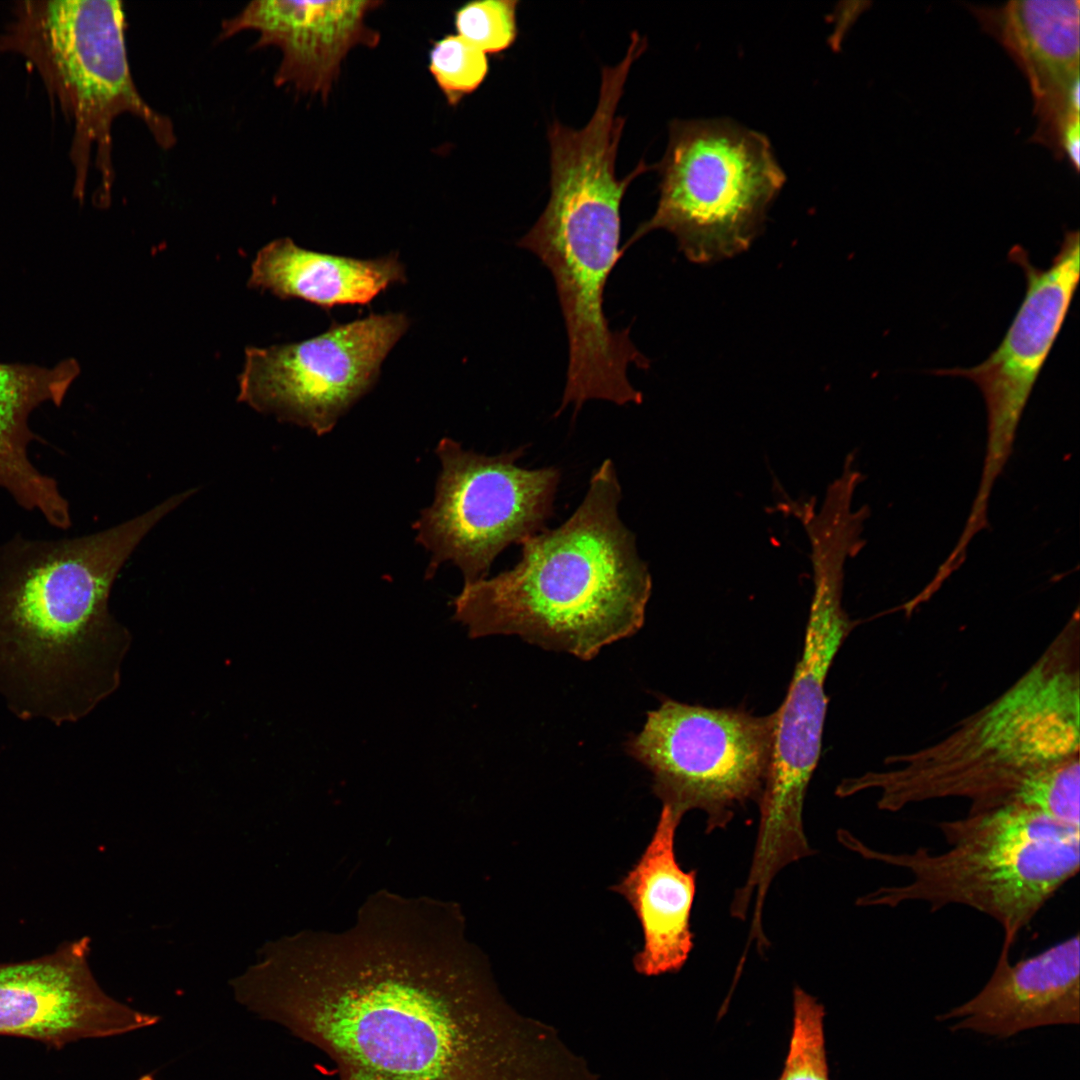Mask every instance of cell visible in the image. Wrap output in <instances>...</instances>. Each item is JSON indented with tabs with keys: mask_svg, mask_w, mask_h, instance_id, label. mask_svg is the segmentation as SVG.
<instances>
[{
	"mask_svg": "<svg viewBox=\"0 0 1080 1080\" xmlns=\"http://www.w3.org/2000/svg\"><path fill=\"white\" fill-rule=\"evenodd\" d=\"M235 1000L314 1045L339 1080H542V1025L501 998L459 904L381 889L343 931L263 946Z\"/></svg>",
	"mask_w": 1080,
	"mask_h": 1080,
	"instance_id": "obj_1",
	"label": "cell"
},
{
	"mask_svg": "<svg viewBox=\"0 0 1080 1080\" xmlns=\"http://www.w3.org/2000/svg\"><path fill=\"white\" fill-rule=\"evenodd\" d=\"M173 509L165 500L90 535L0 546V695L17 717L75 722L117 689L131 636L109 612L110 591Z\"/></svg>",
	"mask_w": 1080,
	"mask_h": 1080,
	"instance_id": "obj_2",
	"label": "cell"
},
{
	"mask_svg": "<svg viewBox=\"0 0 1080 1080\" xmlns=\"http://www.w3.org/2000/svg\"><path fill=\"white\" fill-rule=\"evenodd\" d=\"M621 499L615 465L605 459L564 523L523 541L512 568L464 584L454 618L471 638L516 635L581 660L634 635L652 579L620 518Z\"/></svg>",
	"mask_w": 1080,
	"mask_h": 1080,
	"instance_id": "obj_3",
	"label": "cell"
},
{
	"mask_svg": "<svg viewBox=\"0 0 1080 1080\" xmlns=\"http://www.w3.org/2000/svg\"><path fill=\"white\" fill-rule=\"evenodd\" d=\"M1076 609L1007 688L941 738L891 754L885 768L845 778L835 794L879 792L880 811L960 798L969 814L1008 806L1043 811L1052 764L1079 756L1080 620Z\"/></svg>",
	"mask_w": 1080,
	"mask_h": 1080,
	"instance_id": "obj_4",
	"label": "cell"
},
{
	"mask_svg": "<svg viewBox=\"0 0 1080 1080\" xmlns=\"http://www.w3.org/2000/svg\"><path fill=\"white\" fill-rule=\"evenodd\" d=\"M616 157L597 146L565 148L550 159L549 201L518 246L538 256L550 270L565 320L569 363L562 403L574 415L591 399L618 405L642 403L627 377L648 359L633 345L629 329L612 331L603 311L608 277L623 254L620 205L631 182L615 173Z\"/></svg>",
	"mask_w": 1080,
	"mask_h": 1080,
	"instance_id": "obj_5",
	"label": "cell"
},
{
	"mask_svg": "<svg viewBox=\"0 0 1080 1080\" xmlns=\"http://www.w3.org/2000/svg\"><path fill=\"white\" fill-rule=\"evenodd\" d=\"M947 848L891 852L872 848L850 832L839 840L863 858L907 872L910 879L881 886L857 906L896 908L920 902L936 912L971 908L1002 929L1000 951L1009 952L1026 928L1080 868V827L1043 812L1008 806L936 824Z\"/></svg>",
	"mask_w": 1080,
	"mask_h": 1080,
	"instance_id": "obj_6",
	"label": "cell"
},
{
	"mask_svg": "<svg viewBox=\"0 0 1080 1080\" xmlns=\"http://www.w3.org/2000/svg\"><path fill=\"white\" fill-rule=\"evenodd\" d=\"M0 31V52L24 58L72 126L73 196L83 201L94 154V200L109 204L115 179L113 124L141 120L163 149L176 144L171 120L139 93L125 42V13L114 0H21Z\"/></svg>",
	"mask_w": 1080,
	"mask_h": 1080,
	"instance_id": "obj_7",
	"label": "cell"
},
{
	"mask_svg": "<svg viewBox=\"0 0 1080 1080\" xmlns=\"http://www.w3.org/2000/svg\"><path fill=\"white\" fill-rule=\"evenodd\" d=\"M655 168L660 175L656 211L623 251L664 229L696 263L747 249L785 182L768 138L729 119L673 120Z\"/></svg>",
	"mask_w": 1080,
	"mask_h": 1080,
	"instance_id": "obj_8",
	"label": "cell"
},
{
	"mask_svg": "<svg viewBox=\"0 0 1080 1080\" xmlns=\"http://www.w3.org/2000/svg\"><path fill=\"white\" fill-rule=\"evenodd\" d=\"M774 716L709 708L665 698L647 713L626 752L652 776V790L676 817L706 815V832L758 801L767 777Z\"/></svg>",
	"mask_w": 1080,
	"mask_h": 1080,
	"instance_id": "obj_9",
	"label": "cell"
},
{
	"mask_svg": "<svg viewBox=\"0 0 1080 1080\" xmlns=\"http://www.w3.org/2000/svg\"><path fill=\"white\" fill-rule=\"evenodd\" d=\"M524 450L488 456L439 441L435 498L415 524L417 541L431 553L427 576L451 561L464 584L483 579L505 548L546 529L561 472L519 466Z\"/></svg>",
	"mask_w": 1080,
	"mask_h": 1080,
	"instance_id": "obj_10",
	"label": "cell"
},
{
	"mask_svg": "<svg viewBox=\"0 0 1080 1080\" xmlns=\"http://www.w3.org/2000/svg\"><path fill=\"white\" fill-rule=\"evenodd\" d=\"M841 584L817 581L801 657L785 699L773 712L769 769L759 798L750 870L772 879L815 851L803 829V804L816 769L828 705L825 681L856 622L841 606Z\"/></svg>",
	"mask_w": 1080,
	"mask_h": 1080,
	"instance_id": "obj_11",
	"label": "cell"
},
{
	"mask_svg": "<svg viewBox=\"0 0 1080 1080\" xmlns=\"http://www.w3.org/2000/svg\"><path fill=\"white\" fill-rule=\"evenodd\" d=\"M408 326L403 313L371 314L302 342L250 347L239 400L325 434L374 385Z\"/></svg>",
	"mask_w": 1080,
	"mask_h": 1080,
	"instance_id": "obj_12",
	"label": "cell"
},
{
	"mask_svg": "<svg viewBox=\"0 0 1080 1080\" xmlns=\"http://www.w3.org/2000/svg\"><path fill=\"white\" fill-rule=\"evenodd\" d=\"M1079 232L1066 231L1048 268L1031 263L1015 245L1008 259L1023 271L1026 290L998 347L970 368L939 369L940 376L964 377L980 389L987 410V446L975 497L986 505L1005 467L1017 428L1037 378L1065 322L1080 274Z\"/></svg>",
	"mask_w": 1080,
	"mask_h": 1080,
	"instance_id": "obj_13",
	"label": "cell"
},
{
	"mask_svg": "<svg viewBox=\"0 0 1080 1080\" xmlns=\"http://www.w3.org/2000/svg\"><path fill=\"white\" fill-rule=\"evenodd\" d=\"M88 952L83 938L37 959L0 964V1035L59 1048L155 1025L158 1015L134 1009L99 986Z\"/></svg>",
	"mask_w": 1080,
	"mask_h": 1080,
	"instance_id": "obj_14",
	"label": "cell"
},
{
	"mask_svg": "<svg viewBox=\"0 0 1080 1080\" xmlns=\"http://www.w3.org/2000/svg\"><path fill=\"white\" fill-rule=\"evenodd\" d=\"M382 4L366 0L253 1L223 21L219 39L245 30L258 32L255 49L273 46L282 54L275 85L320 95L326 101L347 54L357 46L378 45L380 34L365 18Z\"/></svg>",
	"mask_w": 1080,
	"mask_h": 1080,
	"instance_id": "obj_15",
	"label": "cell"
},
{
	"mask_svg": "<svg viewBox=\"0 0 1080 1080\" xmlns=\"http://www.w3.org/2000/svg\"><path fill=\"white\" fill-rule=\"evenodd\" d=\"M1079 1H1010L972 7L1026 75L1039 126L1034 137L1052 142L1079 123Z\"/></svg>",
	"mask_w": 1080,
	"mask_h": 1080,
	"instance_id": "obj_16",
	"label": "cell"
},
{
	"mask_svg": "<svg viewBox=\"0 0 1080 1080\" xmlns=\"http://www.w3.org/2000/svg\"><path fill=\"white\" fill-rule=\"evenodd\" d=\"M1000 951L994 971L970 1000L937 1020L959 1019L955 1030L1000 1038L1060 1024H1079L1080 942L1071 935L1029 958L1011 963Z\"/></svg>",
	"mask_w": 1080,
	"mask_h": 1080,
	"instance_id": "obj_17",
	"label": "cell"
},
{
	"mask_svg": "<svg viewBox=\"0 0 1080 1080\" xmlns=\"http://www.w3.org/2000/svg\"><path fill=\"white\" fill-rule=\"evenodd\" d=\"M680 822L662 806L644 852L612 887L627 900L640 923L643 946L633 964L645 976L679 971L693 948L690 916L697 872L684 871L676 859L675 835Z\"/></svg>",
	"mask_w": 1080,
	"mask_h": 1080,
	"instance_id": "obj_18",
	"label": "cell"
},
{
	"mask_svg": "<svg viewBox=\"0 0 1080 1080\" xmlns=\"http://www.w3.org/2000/svg\"><path fill=\"white\" fill-rule=\"evenodd\" d=\"M80 371L72 358L52 366L0 362V488L62 530L72 523L70 505L55 478L30 459L36 440L30 417L44 404L60 406Z\"/></svg>",
	"mask_w": 1080,
	"mask_h": 1080,
	"instance_id": "obj_19",
	"label": "cell"
},
{
	"mask_svg": "<svg viewBox=\"0 0 1080 1080\" xmlns=\"http://www.w3.org/2000/svg\"><path fill=\"white\" fill-rule=\"evenodd\" d=\"M405 281L397 255L357 259L309 251L281 238L258 252L249 286L331 308L367 304L390 285Z\"/></svg>",
	"mask_w": 1080,
	"mask_h": 1080,
	"instance_id": "obj_20",
	"label": "cell"
},
{
	"mask_svg": "<svg viewBox=\"0 0 1080 1080\" xmlns=\"http://www.w3.org/2000/svg\"><path fill=\"white\" fill-rule=\"evenodd\" d=\"M824 1016L822 1004L802 988L795 987L789 1049L777 1080H830Z\"/></svg>",
	"mask_w": 1080,
	"mask_h": 1080,
	"instance_id": "obj_21",
	"label": "cell"
},
{
	"mask_svg": "<svg viewBox=\"0 0 1080 1080\" xmlns=\"http://www.w3.org/2000/svg\"><path fill=\"white\" fill-rule=\"evenodd\" d=\"M428 67L450 106L473 93L489 71L486 54L458 34L433 43Z\"/></svg>",
	"mask_w": 1080,
	"mask_h": 1080,
	"instance_id": "obj_22",
	"label": "cell"
},
{
	"mask_svg": "<svg viewBox=\"0 0 1080 1080\" xmlns=\"http://www.w3.org/2000/svg\"><path fill=\"white\" fill-rule=\"evenodd\" d=\"M517 0L473 1L461 6L454 17L459 36L486 53H499L517 37Z\"/></svg>",
	"mask_w": 1080,
	"mask_h": 1080,
	"instance_id": "obj_23",
	"label": "cell"
}]
</instances>
